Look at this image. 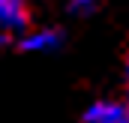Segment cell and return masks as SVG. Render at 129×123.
Wrapping results in <instances>:
<instances>
[{"instance_id":"7a4b0ae2","label":"cell","mask_w":129,"mask_h":123,"mask_svg":"<svg viewBox=\"0 0 129 123\" xmlns=\"http://www.w3.org/2000/svg\"><path fill=\"white\" fill-rule=\"evenodd\" d=\"M18 48L24 54H54L63 48V33L57 27H27L18 36Z\"/></svg>"},{"instance_id":"277c9868","label":"cell","mask_w":129,"mask_h":123,"mask_svg":"<svg viewBox=\"0 0 129 123\" xmlns=\"http://www.w3.org/2000/svg\"><path fill=\"white\" fill-rule=\"evenodd\" d=\"M99 6V0H69V12L72 15H78V18H87V15H93Z\"/></svg>"},{"instance_id":"5b68a950","label":"cell","mask_w":129,"mask_h":123,"mask_svg":"<svg viewBox=\"0 0 129 123\" xmlns=\"http://www.w3.org/2000/svg\"><path fill=\"white\" fill-rule=\"evenodd\" d=\"M123 90H126V102H129V60L123 66Z\"/></svg>"},{"instance_id":"3957f363","label":"cell","mask_w":129,"mask_h":123,"mask_svg":"<svg viewBox=\"0 0 129 123\" xmlns=\"http://www.w3.org/2000/svg\"><path fill=\"white\" fill-rule=\"evenodd\" d=\"M84 123H129L126 99H93L84 108Z\"/></svg>"},{"instance_id":"6da1fadb","label":"cell","mask_w":129,"mask_h":123,"mask_svg":"<svg viewBox=\"0 0 129 123\" xmlns=\"http://www.w3.org/2000/svg\"><path fill=\"white\" fill-rule=\"evenodd\" d=\"M30 27V6L27 0H0V45L18 39Z\"/></svg>"}]
</instances>
